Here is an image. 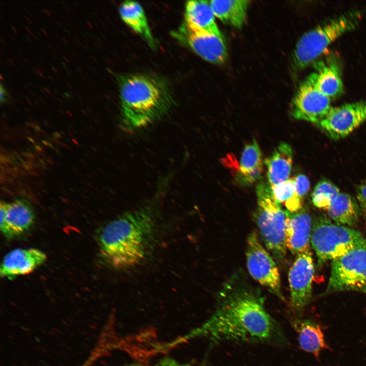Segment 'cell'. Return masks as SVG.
Segmentation results:
<instances>
[{
	"label": "cell",
	"instance_id": "4dcf8cb0",
	"mask_svg": "<svg viewBox=\"0 0 366 366\" xmlns=\"http://www.w3.org/2000/svg\"><path fill=\"white\" fill-rule=\"evenodd\" d=\"M82 366H88V365H86V364H83L82 365Z\"/></svg>",
	"mask_w": 366,
	"mask_h": 366
},
{
	"label": "cell",
	"instance_id": "8fae6325",
	"mask_svg": "<svg viewBox=\"0 0 366 366\" xmlns=\"http://www.w3.org/2000/svg\"><path fill=\"white\" fill-rule=\"evenodd\" d=\"M172 34L178 41L208 62L222 64L227 58V48L223 38L191 27L184 22Z\"/></svg>",
	"mask_w": 366,
	"mask_h": 366
},
{
	"label": "cell",
	"instance_id": "277c9868",
	"mask_svg": "<svg viewBox=\"0 0 366 366\" xmlns=\"http://www.w3.org/2000/svg\"><path fill=\"white\" fill-rule=\"evenodd\" d=\"M362 15L361 11L350 10L305 33L298 40L294 51L296 67L302 69L315 61L334 41L355 29Z\"/></svg>",
	"mask_w": 366,
	"mask_h": 366
},
{
	"label": "cell",
	"instance_id": "d4e9b609",
	"mask_svg": "<svg viewBox=\"0 0 366 366\" xmlns=\"http://www.w3.org/2000/svg\"><path fill=\"white\" fill-rule=\"evenodd\" d=\"M340 193L339 189L327 179L320 180L312 193V201L318 208L327 210Z\"/></svg>",
	"mask_w": 366,
	"mask_h": 366
},
{
	"label": "cell",
	"instance_id": "cb8c5ba5",
	"mask_svg": "<svg viewBox=\"0 0 366 366\" xmlns=\"http://www.w3.org/2000/svg\"><path fill=\"white\" fill-rule=\"evenodd\" d=\"M271 187L276 200L283 204L287 210L295 212L302 208V199L296 192L294 177Z\"/></svg>",
	"mask_w": 366,
	"mask_h": 366
},
{
	"label": "cell",
	"instance_id": "ffe728a7",
	"mask_svg": "<svg viewBox=\"0 0 366 366\" xmlns=\"http://www.w3.org/2000/svg\"><path fill=\"white\" fill-rule=\"evenodd\" d=\"M189 26L223 38L215 21V16L206 1H190L185 5V21Z\"/></svg>",
	"mask_w": 366,
	"mask_h": 366
},
{
	"label": "cell",
	"instance_id": "f1b7e54d",
	"mask_svg": "<svg viewBox=\"0 0 366 366\" xmlns=\"http://www.w3.org/2000/svg\"><path fill=\"white\" fill-rule=\"evenodd\" d=\"M1 102H3L5 99V96H6V92L5 89H3L2 85H1Z\"/></svg>",
	"mask_w": 366,
	"mask_h": 366
},
{
	"label": "cell",
	"instance_id": "ba28073f",
	"mask_svg": "<svg viewBox=\"0 0 366 366\" xmlns=\"http://www.w3.org/2000/svg\"><path fill=\"white\" fill-rule=\"evenodd\" d=\"M247 266L249 273L280 299L284 298L281 291L280 274L272 257L260 243L257 234L251 232L247 238Z\"/></svg>",
	"mask_w": 366,
	"mask_h": 366
},
{
	"label": "cell",
	"instance_id": "5bb4252c",
	"mask_svg": "<svg viewBox=\"0 0 366 366\" xmlns=\"http://www.w3.org/2000/svg\"><path fill=\"white\" fill-rule=\"evenodd\" d=\"M286 247L296 255L310 250L313 224L311 216L303 208L295 212L286 210Z\"/></svg>",
	"mask_w": 366,
	"mask_h": 366
},
{
	"label": "cell",
	"instance_id": "9c48e42d",
	"mask_svg": "<svg viewBox=\"0 0 366 366\" xmlns=\"http://www.w3.org/2000/svg\"><path fill=\"white\" fill-rule=\"evenodd\" d=\"M366 121V101L331 107L317 125L330 138L346 137Z\"/></svg>",
	"mask_w": 366,
	"mask_h": 366
},
{
	"label": "cell",
	"instance_id": "44dd1931",
	"mask_svg": "<svg viewBox=\"0 0 366 366\" xmlns=\"http://www.w3.org/2000/svg\"><path fill=\"white\" fill-rule=\"evenodd\" d=\"M327 211L334 223L350 228L357 225L361 216L357 199L345 193H339Z\"/></svg>",
	"mask_w": 366,
	"mask_h": 366
},
{
	"label": "cell",
	"instance_id": "83f0119b",
	"mask_svg": "<svg viewBox=\"0 0 366 366\" xmlns=\"http://www.w3.org/2000/svg\"><path fill=\"white\" fill-rule=\"evenodd\" d=\"M152 366H191L187 363H182L170 358H164Z\"/></svg>",
	"mask_w": 366,
	"mask_h": 366
},
{
	"label": "cell",
	"instance_id": "d6986e66",
	"mask_svg": "<svg viewBox=\"0 0 366 366\" xmlns=\"http://www.w3.org/2000/svg\"><path fill=\"white\" fill-rule=\"evenodd\" d=\"M293 161V151L286 143H281L272 154L266 158L267 176L271 187L281 184L288 179Z\"/></svg>",
	"mask_w": 366,
	"mask_h": 366
},
{
	"label": "cell",
	"instance_id": "f546056e",
	"mask_svg": "<svg viewBox=\"0 0 366 366\" xmlns=\"http://www.w3.org/2000/svg\"><path fill=\"white\" fill-rule=\"evenodd\" d=\"M128 366H144V365L140 364H131V365H128Z\"/></svg>",
	"mask_w": 366,
	"mask_h": 366
},
{
	"label": "cell",
	"instance_id": "4316f807",
	"mask_svg": "<svg viewBox=\"0 0 366 366\" xmlns=\"http://www.w3.org/2000/svg\"><path fill=\"white\" fill-rule=\"evenodd\" d=\"M296 192L302 199L308 192L310 183L308 177L303 174H299L294 177Z\"/></svg>",
	"mask_w": 366,
	"mask_h": 366
},
{
	"label": "cell",
	"instance_id": "6da1fadb",
	"mask_svg": "<svg viewBox=\"0 0 366 366\" xmlns=\"http://www.w3.org/2000/svg\"><path fill=\"white\" fill-rule=\"evenodd\" d=\"M194 333L215 342H284L282 330L266 310L260 294L235 283L224 287L214 313Z\"/></svg>",
	"mask_w": 366,
	"mask_h": 366
},
{
	"label": "cell",
	"instance_id": "7a4b0ae2",
	"mask_svg": "<svg viewBox=\"0 0 366 366\" xmlns=\"http://www.w3.org/2000/svg\"><path fill=\"white\" fill-rule=\"evenodd\" d=\"M158 211L153 202L127 211L106 224L98 238L100 253L105 262L118 270L142 263L155 244Z\"/></svg>",
	"mask_w": 366,
	"mask_h": 366
},
{
	"label": "cell",
	"instance_id": "603a6c76",
	"mask_svg": "<svg viewBox=\"0 0 366 366\" xmlns=\"http://www.w3.org/2000/svg\"><path fill=\"white\" fill-rule=\"evenodd\" d=\"M119 13L127 25L146 40L150 47H155V41L144 11L138 3L129 1L124 2L119 8Z\"/></svg>",
	"mask_w": 366,
	"mask_h": 366
},
{
	"label": "cell",
	"instance_id": "8992f818",
	"mask_svg": "<svg viewBox=\"0 0 366 366\" xmlns=\"http://www.w3.org/2000/svg\"><path fill=\"white\" fill-rule=\"evenodd\" d=\"M258 206L255 218L266 248L279 261L286 254V210L274 198L269 184L263 180L256 187Z\"/></svg>",
	"mask_w": 366,
	"mask_h": 366
},
{
	"label": "cell",
	"instance_id": "7402d4cb",
	"mask_svg": "<svg viewBox=\"0 0 366 366\" xmlns=\"http://www.w3.org/2000/svg\"><path fill=\"white\" fill-rule=\"evenodd\" d=\"M250 2L247 0L209 1L215 17L237 28H241L246 21Z\"/></svg>",
	"mask_w": 366,
	"mask_h": 366
},
{
	"label": "cell",
	"instance_id": "e0dca14e",
	"mask_svg": "<svg viewBox=\"0 0 366 366\" xmlns=\"http://www.w3.org/2000/svg\"><path fill=\"white\" fill-rule=\"evenodd\" d=\"M316 71L308 78L315 87L330 100L341 96L344 85L338 64L335 60L319 62L316 64Z\"/></svg>",
	"mask_w": 366,
	"mask_h": 366
},
{
	"label": "cell",
	"instance_id": "4fadbf2b",
	"mask_svg": "<svg viewBox=\"0 0 366 366\" xmlns=\"http://www.w3.org/2000/svg\"><path fill=\"white\" fill-rule=\"evenodd\" d=\"M1 231L5 237L14 238L28 231L35 215L25 201L17 199L10 203L1 202Z\"/></svg>",
	"mask_w": 366,
	"mask_h": 366
},
{
	"label": "cell",
	"instance_id": "9a60e30c",
	"mask_svg": "<svg viewBox=\"0 0 366 366\" xmlns=\"http://www.w3.org/2000/svg\"><path fill=\"white\" fill-rule=\"evenodd\" d=\"M46 254L37 249H16L7 253L0 267L4 278H13L33 272L44 263Z\"/></svg>",
	"mask_w": 366,
	"mask_h": 366
},
{
	"label": "cell",
	"instance_id": "52a82bcc",
	"mask_svg": "<svg viewBox=\"0 0 366 366\" xmlns=\"http://www.w3.org/2000/svg\"><path fill=\"white\" fill-rule=\"evenodd\" d=\"M353 291L366 294V248L333 260L325 293Z\"/></svg>",
	"mask_w": 366,
	"mask_h": 366
},
{
	"label": "cell",
	"instance_id": "ac0fdd59",
	"mask_svg": "<svg viewBox=\"0 0 366 366\" xmlns=\"http://www.w3.org/2000/svg\"><path fill=\"white\" fill-rule=\"evenodd\" d=\"M292 325L298 334L299 346L303 351L312 354L319 359L323 350H330L323 329L316 322L308 319H296L293 321Z\"/></svg>",
	"mask_w": 366,
	"mask_h": 366
},
{
	"label": "cell",
	"instance_id": "484cf974",
	"mask_svg": "<svg viewBox=\"0 0 366 366\" xmlns=\"http://www.w3.org/2000/svg\"><path fill=\"white\" fill-rule=\"evenodd\" d=\"M356 199L359 205L361 216L366 225V180L362 181L356 187Z\"/></svg>",
	"mask_w": 366,
	"mask_h": 366
},
{
	"label": "cell",
	"instance_id": "5b68a950",
	"mask_svg": "<svg viewBox=\"0 0 366 366\" xmlns=\"http://www.w3.org/2000/svg\"><path fill=\"white\" fill-rule=\"evenodd\" d=\"M311 243L316 253L318 265L339 258L350 251L366 248V238L360 232L332 222L324 216L313 221Z\"/></svg>",
	"mask_w": 366,
	"mask_h": 366
},
{
	"label": "cell",
	"instance_id": "2e32d148",
	"mask_svg": "<svg viewBox=\"0 0 366 366\" xmlns=\"http://www.w3.org/2000/svg\"><path fill=\"white\" fill-rule=\"evenodd\" d=\"M231 170L236 181L241 186H251L260 179L263 172L262 155L255 140L245 145L239 164Z\"/></svg>",
	"mask_w": 366,
	"mask_h": 366
},
{
	"label": "cell",
	"instance_id": "7c38bea8",
	"mask_svg": "<svg viewBox=\"0 0 366 366\" xmlns=\"http://www.w3.org/2000/svg\"><path fill=\"white\" fill-rule=\"evenodd\" d=\"M330 101L308 77L300 85L293 99L290 112L296 119L317 125L331 108Z\"/></svg>",
	"mask_w": 366,
	"mask_h": 366
},
{
	"label": "cell",
	"instance_id": "3957f363",
	"mask_svg": "<svg viewBox=\"0 0 366 366\" xmlns=\"http://www.w3.org/2000/svg\"><path fill=\"white\" fill-rule=\"evenodd\" d=\"M122 127L134 132L165 115L173 100L167 85L159 78L141 74L119 77Z\"/></svg>",
	"mask_w": 366,
	"mask_h": 366
},
{
	"label": "cell",
	"instance_id": "30bf717a",
	"mask_svg": "<svg viewBox=\"0 0 366 366\" xmlns=\"http://www.w3.org/2000/svg\"><path fill=\"white\" fill-rule=\"evenodd\" d=\"M314 274V265L310 250L297 255L288 274L290 304L297 314L300 315L311 300Z\"/></svg>",
	"mask_w": 366,
	"mask_h": 366
}]
</instances>
